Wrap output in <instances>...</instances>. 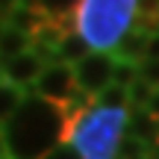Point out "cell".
Masks as SVG:
<instances>
[{"instance_id": "cell-15", "label": "cell", "mask_w": 159, "mask_h": 159, "mask_svg": "<svg viewBox=\"0 0 159 159\" xmlns=\"http://www.w3.org/2000/svg\"><path fill=\"white\" fill-rule=\"evenodd\" d=\"M41 159H83V156H80V150H77L71 142H59L56 148H53V150H47Z\"/></svg>"}, {"instance_id": "cell-13", "label": "cell", "mask_w": 159, "mask_h": 159, "mask_svg": "<svg viewBox=\"0 0 159 159\" xmlns=\"http://www.w3.org/2000/svg\"><path fill=\"white\" fill-rule=\"evenodd\" d=\"M139 80V62L136 59H121L118 56V65H115V83L130 89L133 83Z\"/></svg>"}, {"instance_id": "cell-9", "label": "cell", "mask_w": 159, "mask_h": 159, "mask_svg": "<svg viewBox=\"0 0 159 159\" xmlns=\"http://www.w3.org/2000/svg\"><path fill=\"white\" fill-rule=\"evenodd\" d=\"M91 53V47H89V41L83 39V35L77 33V30H71L68 35L62 39V44L56 47V62H65V65H77L83 56H89Z\"/></svg>"}, {"instance_id": "cell-3", "label": "cell", "mask_w": 159, "mask_h": 159, "mask_svg": "<svg viewBox=\"0 0 159 159\" xmlns=\"http://www.w3.org/2000/svg\"><path fill=\"white\" fill-rule=\"evenodd\" d=\"M139 0H83L77 12V33L91 50H118L124 35L136 27Z\"/></svg>"}, {"instance_id": "cell-8", "label": "cell", "mask_w": 159, "mask_h": 159, "mask_svg": "<svg viewBox=\"0 0 159 159\" xmlns=\"http://www.w3.org/2000/svg\"><path fill=\"white\" fill-rule=\"evenodd\" d=\"M0 44H3V59H12V56H18V53L33 47V35H30L27 30H21V27L6 21L3 24V35H0Z\"/></svg>"}, {"instance_id": "cell-16", "label": "cell", "mask_w": 159, "mask_h": 159, "mask_svg": "<svg viewBox=\"0 0 159 159\" xmlns=\"http://www.w3.org/2000/svg\"><path fill=\"white\" fill-rule=\"evenodd\" d=\"M136 159H150V156H136Z\"/></svg>"}, {"instance_id": "cell-11", "label": "cell", "mask_w": 159, "mask_h": 159, "mask_svg": "<svg viewBox=\"0 0 159 159\" xmlns=\"http://www.w3.org/2000/svg\"><path fill=\"white\" fill-rule=\"evenodd\" d=\"M0 91H3V109H0V115H3V121L6 118H12V115L18 112V109L24 106V100L30 97V91L24 89V85H15V83H9V80H3V85H0Z\"/></svg>"}, {"instance_id": "cell-12", "label": "cell", "mask_w": 159, "mask_h": 159, "mask_svg": "<svg viewBox=\"0 0 159 159\" xmlns=\"http://www.w3.org/2000/svg\"><path fill=\"white\" fill-rule=\"evenodd\" d=\"M97 103H100V106H127L130 109V89L112 83V85H106V89L97 94Z\"/></svg>"}, {"instance_id": "cell-6", "label": "cell", "mask_w": 159, "mask_h": 159, "mask_svg": "<svg viewBox=\"0 0 159 159\" xmlns=\"http://www.w3.org/2000/svg\"><path fill=\"white\" fill-rule=\"evenodd\" d=\"M47 65L50 62H47L35 47H30V50L18 53V56H12V59H3V80H9V83H15V85H24V89L30 91L39 83V77L44 74Z\"/></svg>"}, {"instance_id": "cell-5", "label": "cell", "mask_w": 159, "mask_h": 159, "mask_svg": "<svg viewBox=\"0 0 159 159\" xmlns=\"http://www.w3.org/2000/svg\"><path fill=\"white\" fill-rule=\"evenodd\" d=\"M30 91L44 97V100H53V103H71L80 94V85H77V77H74V65L50 62L44 68V74L39 77V83Z\"/></svg>"}, {"instance_id": "cell-1", "label": "cell", "mask_w": 159, "mask_h": 159, "mask_svg": "<svg viewBox=\"0 0 159 159\" xmlns=\"http://www.w3.org/2000/svg\"><path fill=\"white\" fill-rule=\"evenodd\" d=\"M68 112L65 103H53L33 94L12 118L3 121V153L12 159H41L59 142H65Z\"/></svg>"}, {"instance_id": "cell-14", "label": "cell", "mask_w": 159, "mask_h": 159, "mask_svg": "<svg viewBox=\"0 0 159 159\" xmlns=\"http://www.w3.org/2000/svg\"><path fill=\"white\" fill-rule=\"evenodd\" d=\"M139 77H142L144 83H150L153 89H159V59L156 56H144L142 62H139Z\"/></svg>"}, {"instance_id": "cell-7", "label": "cell", "mask_w": 159, "mask_h": 159, "mask_svg": "<svg viewBox=\"0 0 159 159\" xmlns=\"http://www.w3.org/2000/svg\"><path fill=\"white\" fill-rule=\"evenodd\" d=\"M27 3H33L47 21H59L65 27L77 30V12L83 0H27Z\"/></svg>"}, {"instance_id": "cell-2", "label": "cell", "mask_w": 159, "mask_h": 159, "mask_svg": "<svg viewBox=\"0 0 159 159\" xmlns=\"http://www.w3.org/2000/svg\"><path fill=\"white\" fill-rule=\"evenodd\" d=\"M68 112L65 142H71L83 159H118V148L124 142V130L130 124L127 106H91L85 112Z\"/></svg>"}, {"instance_id": "cell-10", "label": "cell", "mask_w": 159, "mask_h": 159, "mask_svg": "<svg viewBox=\"0 0 159 159\" xmlns=\"http://www.w3.org/2000/svg\"><path fill=\"white\" fill-rule=\"evenodd\" d=\"M148 41H150V33H142V30H130V33L124 35V41L118 44V56L121 59H136V62H142L144 56H148Z\"/></svg>"}, {"instance_id": "cell-4", "label": "cell", "mask_w": 159, "mask_h": 159, "mask_svg": "<svg viewBox=\"0 0 159 159\" xmlns=\"http://www.w3.org/2000/svg\"><path fill=\"white\" fill-rule=\"evenodd\" d=\"M115 65H118V53L115 50H91L74 65L77 85L89 94H100L106 85L115 83Z\"/></svg>"}]
</instances>
